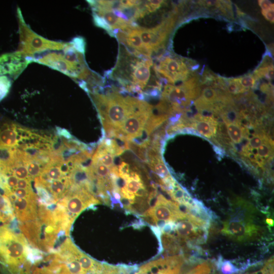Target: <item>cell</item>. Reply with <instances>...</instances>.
I'll list each match as a JSON object with an SVG mask.
<instances>
[{
    "mask_svg": "<svg viewBox=\"0 0 274 274\" xmlns=\"http://www.w3.org/2000/svg\"><path fill=\"white\" fill-rule=\"evenodd\" d=\"M98 112L107 137L116 138L126 118L138 108L141 100L129 96H123L115 88L106 94L90 93Z\"/></svg>",
    "mask_w": 274,
    "mask_h": 274,
    "instance_id": "obj_1",
    "label": "cell"
},
{
    "mask_svg": "<svg viewBox=\"0 0 274 274\" xmlns=\"http://www.w3.org/2000/svg\"><path fill=\"white\" fill-rule=\"evenodd\" d=\"M33 61L47 65L74 78L85 81L91 71L87 67L84 54L77 51L69 43L62 52H51Z\"/></svg>",
    "mask_w": 274,
    "mask_h": 274,
    "instance_id": "obj_2",
    "label": "cell"
},
{
    "mask_svg": "<svg viewBox=\"0 0 274 274\" xmlns=\"http://www.w3.org/2000/svg\"><path fill=\"white\" fill-rule=\"evenodd\" d=\"M255 210L243 200L235 202L231 213L223 223V234L238 242L252 240L259 233L260 228L254 222Z\"/></svg>",
    "mask_w": 274,
    "mask_h": 274,
    "instance_id": "obj_3",
    "label": "cell"
},
{
    "mask_svg": "<svg viewBox=\"0 0 274 274\" xmlns=\"http://www.w3.org/2000/svg\"><path fill=\"white\" fill-rule=\"evenodd\" d=\"M28 248L22 234L0 226V260L12 274H19L20 267L27 259Z\"/></svg>",
    "mask_w": 274,
    "mask_h": 274,
    "instance_id": "obj_4",
    "label": "cell"
},
{
    "mask_svg": "<svg viewBox=\"0 0 274 274\" xmlns=\"http://www.w3.org/2000/svg\"><path fill=\"white\" fill-rule=\"evenodd\" d=\"M19 44L17 51L30 58L37 53L44 51H59L63 49L67 43L46 39L35 32L25 23L20 9H17Z\"/></svg>",
    "mask_w": 274,
    "mask_h": 274,
    "instance_id": "obj_5",
    "label": "cell"
},
{
    "mask_svg": "<svg viewBox=\"0 0 274 274\" xmlns=\"http://www.w3.org/2000/svg\"><path fill=\"white\" fill-rule=\"evenodd\" d=\"M199 94L198 80L194 77L178 85L167 84L161 92V98L168 102L173 111L184 112Z\"/></svg>",
    "mask_w": 274,
    "mask_h": 274,
    "instance_id": "obj_6",
    "label": "cell"
},
{
    "mask_svg": "<svg viewBox=\"0 0 274 274\" xmlns=\"http://www.w3.org/2000/svg\"><path fill=\"white\" fill-rule=\"evenodd\" d=\"M143 216L148 222L161 229L166 222H175L186 218L187 214L178 202L159 194L154 204Z\"/></svg>",
    "mask_w": 274,
    "mask_h": 274,
    "instance_id": "obj_7",
    "label": "cell"
},
{
    "mask_svg": "<svg viewBox=\"0 0 274 274\" xmlns=\"http://www.w3.org/2000/svg\"><path fill=\"white\" fill-rule=\"evenodd\" d=\"M158 63L153 64L156 76L161 80L175 84L183 82L189 77L190 72L186 62L179 57L170 56L157 57Z\"/></svg>",
    "mask_w": 274,
    "mask_h": 274,
    "instance_id": "obj_8",
    "label": "cell"
},
{
    "mask_svg": "<svg viewBox=\"0 0 274 274\" xmlns=\"http://www.w3.org/2000/svg\"><path fill=\"white\" fill-rule=\"evenodd\" d=\"M100 202L89 191L83 188H70L65 195L58 201L65 209L73 222L85 209Z\"/></svg>",
    "mask_w": 274,
    "mask_h": 274,
    "instance_id": "obj_9",
    "label": "cell"
},
{
    "mask_svg": "<svg viewBox=\"0 0 274 274\" xmlns=\"http://www.w3.org/2000/svg\"><path fill=\"white\" fill-rule=\"evenodd\" d=\"M153 107L152 105L141 100L137 109L125 120L115 138L130 141L140 136L152 113Z\"/></svg>",
    "mask_w": 274,
    "mask_h": 274,
    "instance_id": "obj_10",
    "label": "cell"
},
{
    "mask_svg": "<svg viewBox=\"0 0 274 274\" xmlns=\"http://www.w3.org/2000/svg\"><path fill=\"white\" fill-rule=\"evenodd\" d=\"M210 224L187 214V217L176 223L175 232L179 239L192 245L205 243Z\"/></svg>",
    "mask_w": 274,
    "mask_h": 274,
    "instance_id": "obj_11",
    "label": "cell"
},
{
    "mask_svg": "<svg viewBox=\"0 0 274 274\" xmlns=\"http://www.w3.org/2000/svg\"><path fill=\"white\" fill-rule=\"evenodd\" d=\"M176 17L173 14L161 23L152 28L138 26V29L142 42L152 55L164 47L167 36L169 33L175 22Z\"/></svg>",
    "mask_w": 274,
    "mask_h": 274,
    "instance_id": "obj_12",
    "label": "cell"
},
{
    "mask_svg": "<svg viewBox=\"0 0 274 274\" xmlns=\"http://www.w3.org/2000/svg\"><path fill=\"white\" fill-rule=\"evenodd\" d=\"M32 61V58L18 51L2 55L0 56V76L16 79Z\"/></svg>",
    "mask_w": 274,
    "mask_h": 274,
    "instance_id": "obj_13",
    "label": "cell"
},
{
    "mask_svg": "<svg viewBox=\"0 0 274 274\" xmlns=\"http://www.w3.org/2000/svg\"><path fill=\"white\" fill-rule=\"evenodd\" d=\"M184 260L182 255L172 256L151 261L140 268L148 274H179Z\"/></svg>",
    "mask_w": 274,
    "mask_h": 274,
    "instance_id": "obj_14",
    "label": "cell"
},
{
    "mask_svg": "<svg viewBox=\"0 0 274 274\" xmlns=\"http://www.w3.org/2000/svg\"><path fill=\"white\" fill-rule=\"evenodd\" d=\"M9 198L13 207L14 213L21 223L33 221L37 218V198H18L13 193Z\"/></svg>",
    "mask_w": 274,
    "mask_h": 274,
    "instance_id": "obj_15",
    "label": "cell"
},
{
    "mask_svg": "<svg viewBox=\"0 0 274 274\" xmlns=\"http://www.w3.org/2000/svg\"><path fill=\"white\" fill-rule=\"evenodd\" d=\"M88 2L92 8L93 13L102 18L113 30L123 29L135 23L118 17L112 10L99 5L96 1H88Z\"/></svg>",
    "mask_w": 274,
    "mask_h": 274,
    "instance_id": "obj_16",
    "label": "cell"
},
{
    "mask_svg": "<svg viewBox=\"0 0 274 274\" xmlns=\"http://www.w3.org/2000/svg\"><path fill=\"white\" fill-rule=\"evenodd\" d=\"M217 125L218 122L215 117H203L198 113L190 127L194 128L201 136L211 139L215 135Z\"/></svg>",
    "mask_w": 274,
    "mask_h": 274,
    "instance_id": "obj_17",
    "label": "cell"
},
{
    "mask_svg": "<svg viewBox=\"0 0 274 274\" xmlns=\"http://www.w3.org/2000/svg\"><path fill=\"white\" fill-rule=\"evenodd\" d=\"M38 184L45 187L56 201H58L62 199L70 188V182L67 176L60 180Z\"/></svg>",
    "mask_w": 274,
    "mask_h": 274,
    "instance_id": "obj_18",
    "label": "cell"
},
{
    "mask_svg": "<svg viewBox=\"0 0 274 274\" xmlns=\"http://www.w3.org/2000/svg\"><path fill=\"white\" fill-rule=\"evenodd\" d=\"M19 140L16 124H6L0 128V145L17 148Z\"/></svg>",
    "mask_w": 274,
    "mask_h": 274,
    "instance_id": "obj_19",
    "label": "cell"
},
{
    "mask_svg": "<svg viewBox=\"0 0 274 274\" xmlns=\"http://www.w3.org/2000/svg\"><path fill=\"white\" fill-rule=\"evenodd\" d=\"M17 162L16 148L0 145L1 173H12V168Z\"/></svg>",
    "mask_w": 274,
    "mask_h": 274,
    "instance_id": "obj_20",
    "label": "cell"
},
{
    "mask_svg": "<svg viewBox=\"0 0 274 274\" xmlns=\"http://www.w3.org/2000/svg\"><path fill=\"white\" fill-rule=\"evenodd\" d=\"M153 171L161 180L171 177L167 166L164 163L161 156L149 161L147 163Z\"/></svg>",
    "mask_w": 274,
    "mask_h": 274,
    "instance_id": "obj_21",
    "label": "cell"
},
{
    "mask_svg": "<svg viewBox=\"0 0 274 274\" xmlns=\"http://www.w3.org/2000/svg\"><path fill=\"white\" fill-rule=\"evenodd\" d=\"M26 166L29 177L31 179L39 177L42 173L44 166L33 159H25L21 161Z\"/></svg>",
    "mask_w": 274,
    "mask_h": 274,
    "instance_id": "obj_22",
    "label": "cell"
},
{
    "mask_svg": "<svg viewBox=\"0 0 274 274\" xmlns=\"http://www.w3.org/2000/svg\"><path fill=\"white\" fill-rule=\"evenodd\" d=\"M218 269L223 274H233L240 271V269L234 265L231 261L224 260L219 256L215 262Z\"/></svg>",
    "mask_w": 274,
    "mask_h": 274,
    "instance_id": "obj_23",
    "label": "cell"
},
{
    "mask_svg": "<svg viewBox=\"0 0 274 274\" xmlns=\"http://www.w3.org/2000/svg\"><path fill=\"white\" fill-rule=\"evenodd\" d=\"M227 131L231 141L235 144H238L243 136V129L237 124H226Z\"/></svg>",
    "mask_w": 274,
    "mask_h": 274,
    "instance_id": "obj_24",
    "label": "cell"
},
{
    "mask_svg": "<svg viewBox=\"0 0 274 274\" xmlns=\"http://www.w3.org/2000/svg\"><path fill=\"white\" fill-rule=\"evenodd\" d=\"M12 170L13 174L19 180H32L29 176L28 171L25 165L18 160H17L16 164L12 167Z\"/></svg>",
    "mask_w": 274,
    "mask_h": 274,
    "instance_id": "obj_25",
    "label": "cell"
},
{
    "mask_svg": "<svg viewBox=\"0 0 274 274\" xmlns=\"http://www.w3.org/2000/svg\"><path fill=\"white\" fill-rule=\"evenodd\" d=\"M12 80L6 76H0V101L8 94Z\"/></svg>",
    "mask_w": 274,
    "mask_h": 274,
    "instance_id": "obj_26",
    "label": "cell"
},
{
    "mask_svg": "<svg viewBox=\"0 0 274 274\" xmlns=\"http://www.w3.org/2000/svg\"><path fill=\"white\" fill-rule=\"evenodd\" d=\"M272 145L273 146L272 142L264 141L257 150L258 155L264 159L270 157L272 153Z\"/></svg>",
    "mask_w": 274,
    "mask_h": 274,
    "instance_id": "obj_27",
    "label": "cell"
},
{
    "mask_svg": "<svg viewBox=\"0 0 274 274\" xmlns=\"http://www.w3.org/2000/svg\"><path fill=\"white\" fill-rule=\"evenodd\" d=\"M238 81L242 87L247 91L251 88L254 87L256 80L254 75H246L238 78Z\"/></svg>",
    "mask_w": 274,
    "mask_h": 274,
    "instance_id": "obj_28",
    "label": "cell"
},
{
    "mask_svg": "<svg viewBox=\"0 0 274 274\" xmlns=\"http://www.w3.org/2000/svg\"><path fill=\"white\" fill-rule=\"evenodd\" d=\"M14 195L18 198H37V195L32 189H26L16 188L12 191Z\"/></svg>",
    "mask_w": 274,
    "mask_h": 274,
    "instance_id": "obj_29",
    "label": "cell"
},
{
    "mask_svg": "<svg viewBox=\"0 0 274 274\" xmlns=\"http://www.w3.org/2000/svg\"><path fill=\"white\" fill-rule=\"evenodd\" d=\"M92 16L95 25L104 29L111 36L115 37L114 30L110 27L102 18L94 13H93Z\"/></svg>",
    "mask_w": 274,
    "mask_h": 274,
    "instance_id": "obj_30",
    "label": "cell"
},
{
    "mask_svg": "<svg viewBox=\"0 0 274 274\" xmlns=\"http://www.w3.org/2000/svg\"><path fill=\"white\" fill-rule=\"evenodd\" d=\"M70 43L78 52L84 54L85 50V42L84 39L78 37L74 38Z\"/></svg>",
    "mask_w": 274,
    "mask_h": 274,
    "instance_id": "obj_31",
    "label": "cell"
},
{
    "mask_svg": "<svg viewBox=\"0 0 274 274\" xmlns=\"http://www.w3.org/2000/svg\"><path fill=\"white\" fill-rule=\"evenodd\" d=\"M18 179L13 174L6 175V184L7 189L11 192L17 187Z\"/></svg>",
    "mask_w": 274,
    "mask_h": 274,
    "instance_id": "obj_32",
    "label": "cell"
},
{
    "mask_svg": "<svg viewBox=\"0 0 274 274\" xmlns=\"http://www.w3.org/2000/svg\"><path fill=\"white\" fill-rule=\"evenodd\" d=\"M56 133L60 137H63V139L66 140H71L73 138L70 132L64 128H62L59 127H56Z\"/></svg>",
    "mask_w": 274,
    "mask_h": 274,
    "instance_id": "obj_33",
    "label": "cell"
},
{
    "mask_svg": "<svg viewBox=\"0 0 274 274\" xmlns=\"http://www.w3.org/2000/svg\"><path fill=\"white\" fill-rule=\"evenodd\" d=\"M30 181L31 180L28 179L18 180L16 188L30 189H31Z\"/></svg>",
    "mask_w": 274,
    "mask_h": 274,
    "instance_id": "obj_34",
    "label": "cell"
},
{
    "mask_svg": "<svg viewBox=\"0 0 274 274\" xmlns=\"http://www.w3.org/2000/svg\"><path fill=\"white\" fill-rule=\"evenodd\" d=\"M177 134H190L201 136L199 133L195 129L191 127L183 128L178 130Z\"/></svg>",
    "mask_w": 274,
    "mask_h": 274,
    "instance_id": "obj_35",
    "label": "cell"
},
{
    "mask_svg": "<svg viewBox=\"0 0 274 274\" xmlns=\"http://www.w3.org/2000/svg\"><path fill=\"white\" fill-rule=\"evenodd\" d=\"M262 13L264 17L270 22H273L274 21V15H273V8L262 11Z\"/></svg>",
    "mask_w": 274,
    "mask_h": 274,
    "instance_id": "obj_36",
    "label": "cell"
},
{
    "mask_svg": "<svg viewBox=\"0 0 274 274\" xmlns=\"http://www.w3.org/2000/svg\"><path fill=\"white\" fill-rule=\"evenodd\" d=\"M258 3L262 9V11H264L273 8V4L269 1L260 0L258 1Z\"/></svg>",
    "mask_w": 274,
    "mask_h": 274,
    "instance_id": "obj_37",
    "label": "cell"
},
{
    "mask_svg": "<svg viewBox=\"0 0 274 274\" xmlns=\"http://www.w3.org/2000/svg\"><path fill=\"white\" fill-rule=\"evenodd\" d=\"M213 149L215 151V152L217 154H218V156L219 157H223L224 156V152L222 149L220 148L219 147L214 146Z\"/></svg>",
    "mask_w": 274,
    "mask_h": 274,
    "instance_id": "obj_38",
    "label": "cell"
},
{
    "mask_svg": "<svg viewBox=\"0 0 274 274\" xmlns=\"http://www.w3.org/2000/svg\"><path fill=\"white\" fill-rule=\"evenodd\" d=\"M266 223L269 226L272 227L273 226L274 221L271 218H267L266 219Z\"/></svg>",
    "mask_w": 274,
    "mask_h": 274,
    "instance_id": "obj_39",
    "label": "cell"
}]
</instances>
